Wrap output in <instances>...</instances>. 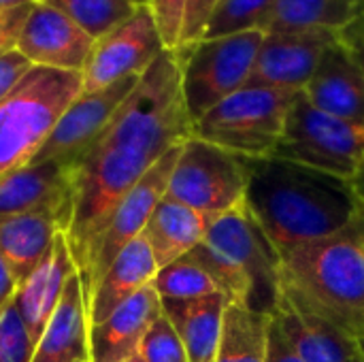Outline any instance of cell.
Instances as JSON below:
<instances>
[{
    "label": "cell",
    "instance_id": "f1b7e54d",
    "mask_svg": "<svg viewBox=\"0 0 364 362\" xmlns=\"http://www.w3.org/2000/svg\"><path fill=\"white\" fill-rule=\"evenodd\" d=\"M275 0H220L211 13L203 38L258 30Z\"/></svg>",
    "mask_w": 364,
    "mask_h": 362
},
{
    "label": "cell",
    "instance_id": "e575fe53",
    "mask_svg": "<svg viewBox=\"0 0 364 362\" xmlns=\"http://www.w3.org/2000/svg\"><path fill=\"white\" fill-rule=\"evenodd\" d=\"M32 68V64L17 51H9L0 55V102L9 96V92L26 77V73Z\"/></svg>",
    "mask_w": 364,
    "mask_h": 362
},
{
    "label": "cell",
    "instance_id": "7c38bea8",
    "mask_svg": "<svg viewBox=\"0 0 364 362\" xmlns=\"http://www.w3.org/2000/svg\"><path fill=\"white\" fill-rule=\"evenodd\" d=\"M141 77H126L105 90L79 94L62 113L30 164L58 162L75 171L85 154L94 147L98 137L105 132L122 102L136 87Z\"/></svg>",
    "mask_w": 364,
    "mask_h": 362
},
{
    "label": "cell",
    "instance_id": "603a6c76",
    "mask_svg": "<svg viewBox=\"0 0 364 362\" xmlns=\"http://www.w3.org/2000/svg\"><path fill=\"white\" fill-rule=\"evenodd\" d=\"M213 220V215L200 213L183 203L164 196L156 205L143 230V237L156 258L158 269L188 256L205 239Z\"/></svg>",
    "mask_w": 364,
    "mask_h": 362
},
{
    "label": "cell",
    "instance_id": "ac0fdd59",
    "mask_svg": "<svg viewBox=\"0 0 364 362\" xmlns=\"http://www.w3.org/2000/svg\"><path fill=\"white\" fill-rule=\"evenodd\" d=\"M301 92L320 111L364 126V75L339 38L328 45Z\"/></svg>",
    "mask_w": 364,
    "mask_h": 362
},
{
    "label": "cell",
    "instance_id": "7bdbcfd3",
    "mask_svg": "<svg viewBox=\"0 0 364 362\" xmlns=\"http://www.w3.org/2000/svg\"><path fill=\"white\" fill-rule=\"evenodd\" d=\"M354 362H364V361H363V356H360V352H358V356L354 358Z\"/></svg>",
    "mask_w": 364,
    "mask_h": 362
},
{
    "label": "cell",
    "instance_id": "60d3db41",
    "mask_svg": "<svg viewBox=\"0 0 364 362\" xmlns=\"http://www.w3.org/2000/svg\"><path fill=\"white\" fill-rule=\"evenodd\" d=\"M358 352H360V356H363L364 361V339L363 341H358Z\"/></svg>",
    "mask_w": 364,
    "mask_h": 362
},
{
    "label": "cell",
    "instance_id": "30bf717a",
    "mask_svg": "<svg viewBox=\"0 0 364 362\" xmlns=\"http://www.w3.org/2000/svg\"><path fill=\"white\" fill-rule=\"evenodd\" d=\"M181 145H177L168 154H164L147 171V175L119 201V205L109 215L105 228L100 230V235L94 241V247L90 252L87 271L83 277H79L87 303H90L100 277L113 265V260L119 256V252L128 243H132L136 237L143 235L156 205L166 194V186H168V179H171V173L177 162Z\"/></svg>",
    "mask_w": 364,
    "mask_h": 362
},
{
    "label": "cell",
    "instance_id": "5bb4252c",
    "mask_svg": "<svg viewBox=\"0 0 364 362\" xmlns=\"http://www.w3.org/2000/svg\"><path fill=\"white\" fill-rule=\"evenodd\" d=\"M92 47L94 38L68 15L47 2H32L15 49L32 66L81 73Z\"/></svg>",
    "mask_w": 364,
    "mask_h": 362
},
{
    "label": "cell",
    "instance_id": "d6a6232c",
    "mask_svg": "<svg viewBox=\"0 0 364 362\" xmlns=\"http://www.w3.org/2000/svg\"><path fill=\"white\" fill-rule=\"evenodd\" d=\"M220 0H188L186 9V23H183V34H181V45H196L203 41L207 23L211 19L213 9L218 6Z\"/></svg>",
    "mask_w": 364,
    "mask_h": 362
},
{
    "label": "cell",
    "instance_id": "ba28073f",
    "mask_svg": "<svg viewBox=\"0 0 364 362\" xmlns=\"http://www.w3.org/2000/svg\"><path fill=\"white\" fill-rule=\"evenodd\" d=\"M271 156L352 179L364 162V126L320 111L299 92Z\"/></svg>",
    "mask_w": 364,
    "mask_h": 362
},
{
    "label": "cell",
    "instance_id": "f6af8a7d",
    "mask_svg": "<svg viewBox=\"0 0 364 362\" xmlns=\"http://www.w3.org/2000/svg\"><path fill=\"white\" fill-rule=\"evenodd\" d=\"M126 362H141L139 358H130V361H126Z\"/></svg>",
    "mask_w": 364,
    "mask_h": 362
},
{
    "label": "cell",
    "instance_id": "8fae6325",
    "mask_svg": "<svg viewBox=\"0 0 364 362\" xmlns=\"http://www.w3.org/2000/svg\"><path fill=\"white\" fill-rule=\"evenodd\" d=\"M164 51L154 15L147 4L130 19L94 41L81 70V94L105 90L126 77H141Z\"/></svg>",
    "mask_w": 364,
    "mask_h": 362
},
{
    "label": "cell",
    "instance_id": "9a60e30c",
    "mask_svg": "<svg viewBox=\"0 0 364 362\" xmlns=\"http://www.w3.org/2000/svg\"><path fill=\"white\" fill-rule=\"evenodd\" d=\"M30 211H53L70 226L75 171L58 162H38L0 177V220Z\"/></svg>",
    "mask_w": 364,
    "mask_h": 362
},
{
    "label": "cell",
    "instance_id": "3957f363",
    "mask_svg": "<svg viewBox=\"0 0 364 362\" xmlns=\"http://www.w3.org/2000/svg\"><path fill=\"white\" fill-rule=\"evenodd\" d=\"M282 290L352 337L364 339V233L358 224L282 258Z\"/></svg>",
    "mask_w": 364,
    "mask_h": 362
},
{
    "label": "cell",
    "instance_id": "d6986e66",
    "mask_svg": "<svg viewBox=\"0 0 364 362\" xmlns=\"http://www.w3.org/2000/svg\"><path fill=\"white\" fill-rule=\"evenodd\" d=\"M162 316V299L149 284L90 329V362L134 358L147 329Z\"/></svg>",
    "mask_w": 364,
    "mask_h": 362
},
{
    "label": "cell",
    "instance_id": "74e56055",
    "mask_svg": "<svg viewBox=\"0 0 364 362\" xmlns=\"http://www.w3.org/2000/svg\"><path fill=\"white\" fill-rule=\"evenodd\" d=\"M15 290H17V282H15L13 273L9 271V267L4 265V260L0 258V312L13 303Z\"/></svg>",
    "mask_w": 364,
    "mask_h": 362
},
{
    "label": "cell",
    "instance_id": "836d02e7",
    "mask_svg": "<svg viewBox=\"0 0 364 362\" xmlns=\"http://www.w3.org/2000/svg\"><path fill=\"white\" fill-rule=\"evenodd\" d=\"M30 9H32V4L0 11V55L13 51L17 47V38L21 34V28L26 23Z\"/></svg>",
    "mask_w": 364,
    "mask_h": 362
},
{
    "label": "cell",
    "instance_id": "8992f818",
    "mask_svg": "<svg viewBox=\"0 0 364 362\" xmlns=\"http://www.w3.org/2000/svg\"><path fill=\"white\" fill-rule=\"evenodd\" d=\"M296 94L275 87H243L194 122L192 137L245 158H267L284 134Z\"/></svg>",
    "mask_w": 364,
    "mask_h": 362
},
{
    "label": "cell",
    "instance_id": "d590c367",
    "mask_svg": "<svg viewBox=\"0 0 364 362\" xmlns=\"http://www.w3.org/2000/svg\"><path fill=\"white\" fill-rule=\"evenodd\" d=\"M337 38L354 58V62L358 64L364 75V11H360L348 26H343L337 32Z\"/></svg>",
    "mask_w": 364,
    "mask_h": 362
},
{
    "label": "cell",
    "instance_id": "2e32d148",
    "mask_svg": "<svg viewBox=\"0 0 364 362\" xmlns=\"http://www.w3.org/2000/svg\"><path fill=\"white\" fill-rule=\"evenodd\" d=\"M273 322L303 362H354L358 356V341L328 324L286 290H282Z\"/></svg>",
    "mask_w": 364,
    "mask_h": 362
},
{
    "label": "cell",
    "instance_id": "1f68e13d",
    "mask_svg": "<svg viewBox=\"0 0 364 362\" xmlns=\"http://www.w3.org/2000/svg\"><path fill=\"white\" fill-rule=\"evenodd\" d=\"M147 6L154 15V21H156L158 34L164 43V49L175 51L181 45L188 0H149Z\"/></svg>",
    "mask_w": 364,
    "mask_h": 362
},
{
    "label": "cell",
    "instance_id": "277c9868",
    "mask_svg": "<svg viewBox=\"0 0 364 362\" xmlns=\"http://www.w3.org/2000/svg\"><path fill=\"white\" fill-rule=\"evenodd\" d=\"M188 256L232 305L273 318L282 297V258L245 205L215 218Z\"/></svg>",
    "mask_w": 364,
    "mask_h": 362
},
{
    "label": "cell",
    "instance_id": "9c48e42d",
    "mask_svg": "<svg viewBox=\"0 0 364 362\" xmlns=\"http://www.w3.org/2000/svg\"><path fill=\"white\" fill-rule=\"evenodd\" d=\"M245 156L190 137L179 149L164 196L220 218L245 205Z\"/></svg>",
    "mask_w": 364,
    "mask_h": 362
},
{
    "label": "cell",
    "instance_id": "b9f144b4",
    "mask_svg": "<svg viewBox=\"0 0 364 362\" xmlns=\"http://www.w3.org/2000/svg\"><path fill=\"white\" fill-rule=\"evenodd\" d=\"M132 2H134V4H139V6H143V4H147L149 0H132Z\"/></svg>",
    "mask_w": 364,
    "mask_h": 362
},
{
    "label": "cell",
    "instance_id": "52a82bcc",
    "mask_svg": "<svg viewBox=\"0 0 364 362\" xmlns=\"http://www.w3.org/2000/svg\"><path fill=\"white\" fill-rule=\"evenodd\" d=\"M262 41L264 32L247 30L203 38L196 45L175 49L181 68V92L192 124L245 87Z\"/></svg>",
    "mask_w": 364,
    "mask_h": 362
},
{
    "label": "cell",
    "instance_id": "cb8c5ba5",
    "mask_svg": "<svg viewBox=\"0 0 364 362\" xmlns=\"http://www.w3.org/2000/svg\"><path fill=\"white\" fill-rule=\"evenodd\" d=\"M228 305L230 301L226 294H211L190 301H162V314L175 326L188 361L213 362L220 348Z\"/></svg>",
    "mask_w": 364,
    "mask_h": 362
},
{
    "label": "cell",
    "instance_id": "ee69618b",
    "mask_svg": "<svg viewBox=\"0 0 364 362\" xmlns=\"http://www.w3.org/2000/svg\"><path fill=\"white\" fill-rule=\"evenodd\" d=\"M358 4H360V11H364V0H358Z\"/></svg>",
    "mask_w": 364,
    "mask_h": 362
},
{
    "label": "cell",
    "instance_id": "d4e9b609",
    "mask_svg": "<svg viewBox=\"0 0 364 362\" xmlns=\"http://www.w3.org/2000/svg\"><path fill=\"white\" fill-rule=\"evenodd\" d=\"M360 13L358 0H275L260 23V32H339Z\"/></svg>",
    "mask_w": 364,
    "mask_h": 362
},
{
    "label": "cell",
    "instance_id": "7a4b0ae2",
    "mask_svg": "<svg viewBox=\"0 0 364 362\" xmlns=\"http://www.w3.org/2000/svg\"><path fill=\"white\" fill-rule=\"evenodd\" d=\"M245 207L279 258L292 250L352 228L358 194L352 179L275 156L245 158Z\"/></svg>",
    "mask_w": 364,
    "mask_h": 362
},
{
    "label": "cell",
    "instance_id": "4316f807",
    "mask_svg": "<svg viewBox=\"0 0 364 362\" xmlns=\"http://www.w3.org/2000/svg\"><path fill=\"white\" fill-rule=\"evenodd\" d=\"M68 15L94 41L134 15L139 4L132 0H45Z\"/></svg>",
    "mask_w": 364,
    "mask_h": 362
},
{
    "label": "cell",
    "instance_id": "ffe728a7",
    "mask_svg": "<svg viewBox=\"0 0 364 362\" xmlns=\"http://www.w3.org/2000/svg\"><path fill=\"white\" fill-rule=\"evenodd\" d=\"M90 307L79 275L66 284L60 305L36 341L32 362H90Z\"/></svg>",
    "mask_w": 364,
    "mask_h": 362
},
{
    "label": "cell",
    "instance_id": "bcb514c9",
    "mask_svg": "<svg viewBox=\"0 0 364 362\" xmlns=\"http://www.w3.org/2000/svg\"><path fill=\"white\" fill-rule=\"evenodd\" d=\"M34 2H45V0H34Z\"/></svg>",
    "mask_w": 364,
    "mask_h": 362
},
{
    "label": "cell",
    "instance_id": "4dcf8cb0",
    "mask_svg": "<svg viewBox=\"0 0 364 362\" xmlns=\"http://www.w3.org/2000/svg\"><path fill=\"white\" fill-rule=\"evenodd\" d=\"M36 344L32 341L15 305L0 312V362H32Z\"/></svg>",
    "mask_w": 364,
    "mask_h": 362
},
{
    "label": "cell",
    "instance_id": "7402d4cb",
    "mask_svg": "<svg viewBox=\"0 0 364 362\" xmlns=\"http://www.w3.org/2000/svg\"><path fill=\"white\" fill-rule=\"evenodd\" d=\"M158 273L156 258L145 241V237H136L128 243L113 265L100 277L87 307H90V324L102 322L109 314H113L122 303L132 299L145 286L154 282Z\"/></svg>",
    "mask_w": 364,
    "mask_h": 362
},
{
    "label": "cell",
    "instance_id": "4fadbf2b",
    "mask_svg": "<svg viewBox=\"0 0 364 362\" xmlns=\"http://www.w3.org/2000/svg\"><path fill=\"white\" fill-rule=\"evenodd\" d=\"M335 38V30L264 34L245 87L301 92L314 77L324 51Z\"/></svg>",
    "mask_w": 364,
    "mask_h": 362
},
{
    "label": "cell",
    "instance_id": "6da1fadb",
    "mask_svg": "<svg viewBox=\"0 0 364 362\" xmlns=\"http://www.w3.org/2000/svg\"><path fill=\"white\" fill-rule=\"evenodd\" d=\"M190 137L179 60L164 49L75 169V211L66 239L79 277L85 275L94 241L119 201Z\"/></svg>",
    "mask_w": 364,
    "mask_h": 362
},
{
    "label": "cell",
    "instance_id": "5b68a950",
    "mask_svg": "<svg viewBox=\"0 0 364 362\" xmlns=\"http://www.w3.org/2000/svg\"><path fill=\"white\" fill-rule=\"evenodd\" d=\"M81 94V73L32 66L0 102V177L28 166Z\"/></svg>",
    "mask_w": 364,
    "mask_h": 362
},
{
    "label": "cell",
    "instance_id": "ab89813d",
    "mask_svg": "<svg viewBox=\"0 0 364 362\" xmlns=\"http://www.w3.org/2000/svg\"><path fill=\"white\" fill-rule=\"evenodd\" d=\"M34 0H0V11L2 9H15V6H23V4H32Z\"/></svg>",
    "mask_w": 364,
    "mask_h": 362
},
{
    "label": "cell",
    "instance_id": "83f0119b",
    "mask_svg": "<svg viewBox=\"0 0 364 362\" xmlns=\"http://www.w3.org/2000/svg\"><path fill=\"white\" fill-rule=\"evenodd\" d=\"M151 286L162 301H190L211 294H222L213 277L190 256H183L158 269Z\"/></svg>",
    "mask_w": 364,
    "mask_h": 362
},
{
    "label": "cell",
    "instance_id": "f35d334b",
    "mask_svg": "<svg viewBox=\"0 0 364 362\" xmlns=\"http://www.w3.org/2000/svg\"><path fill=\"white\" fill-rule=\"evenodd\" d=\"M352 183H354V188H356V194H358V205H360L356 224L363 228V233H364V162H363V166L358 169V173L352 177Z\"/></svg>",
    "mask_w": 364,
    "mask_h": 362
},
{
    "label": "cell",
    "instance_id": "f546056e",
    "mask_svg": "<svg viewBox=\"0 0 364 362\" xmlns=\"http://www.w3.org/2000/svg\"><path fill=\"white\" fill-rule=\"evenodd\" d=\"M134 358L141 362H190L175 326L164 314L147 329Z\"/></svg>",
    "mask_w": 364,
    "mask_h": 362
},
{
    "label": "cell",
    "instance_id": "484cf974",
    "mask_svg": "<svg viewBox=\"0 0 364 362\" xmlns=\"http://www.w3.org/2000/svg\"><path fill=\"white\" fill-rule=\"evenodd\" d=\"M269 329L271 316L230 303L213 362H267Z\"/></svg>",
    "mask_w": 364,
    "mask_h": 362
},
{
    "label": "cell",
    "instance_id": "8d00e7d4",
    "mask_svg": "<svg viewBox=\"0 0 364 362\" xmlns=\"http://www.w3.org/2000/svg\"><path fill=\"white\" fill-rule=\"evenodd\" d=\"M267 362H303L286 344L279 326L271 318V329H269V348H267Z\"/></svg>",
    "mask_w": 364,
    "mask_h": 362
},
{
    "label": "cell",
    "instance_id": "e0dca14e",
    "mask_svg": "<svg viewBox=\"0 0 364 362\" xmlns=\"http://www.w3.org/2000/svg\"><path fill=\"white\" fill-rule=\"evenodd\" d=\"M73 275H77V267L68 247V239L64 233H60L49 254L21 284H17L13 297V305L34 344L47 329Z\"/></svg>",
    "mask_w": 364,
    "mask_h": 362
},
{
    "label": "cell",
    "instance_id": "44dd1931",
    "mask_svg": "<svg viewBox=\"0 0 364 362\" xmlns=\"http://www.w3.org/2000/svg\"><path fill=\"white\" fill-rule=\"evenodd\" d=\"M68 224L53 211H30L0 220V258L21 284L49 254Z\"/></svg>",
    "mask_w": 364,
    "mask_h": 362
}]
</instances>
